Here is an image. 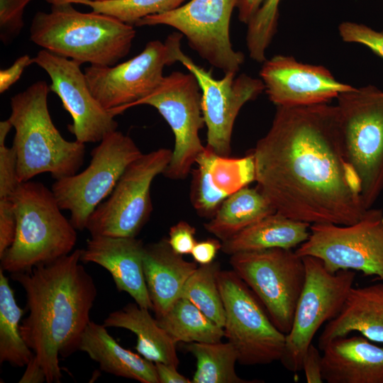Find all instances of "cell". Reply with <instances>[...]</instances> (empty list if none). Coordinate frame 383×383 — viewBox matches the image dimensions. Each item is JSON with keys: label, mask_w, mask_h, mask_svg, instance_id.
Masks as SVG:
<instances>
[{"label": "cell", "mask_w": 383, "mask_h": 383, "mask_svg": "<svg viewBox=\"0 0 383 383\" xmlns=\"http://www.w3.org/2000/svg\"><path fill=\"white\" fill-rule=\"evenodd\" d=\"M321 260L331 273L360 271L383 282V210L370 208L355 223H315L308 239L295 250Z\"/></svg>", "instance_id": "10"}, {"label": "cell", "mask_w": 383, "mask_h": 383, "mask_svg": "<svg viewBox=\"0 0 383 383\" xmlns=\"http://www.w3.org/2000/svg\"><path fill=\"white\" fill-rule=\"evenodd\" d=\"M149 309L130 303L110 313L104 321L106 328L127 329L137 336L135 350L145 359L177 367L179 363L176 343L159 325Z\"/></svg>", "instance_id": "25"}, {"label": "cell", "mask_w": 383, "mask_h": 383, "mask_svg": "<svg viewBox=\"0 0 383 383\" xmlns=\"http://www.w3.org/2000/svg\"><path fill=\"white\" fill-rule=\"evenodd\" d=\"M302 258L306 270L304 285L279 360L291 372L302 370L304 354L314 335L323 323L339 313L356 276L350 270L329 272L322 261L313 256Z\"/></svg>", "instance_id": "12"}, {"label": "cell", "mask_w": 383, "mask_h": 383, "mask_svg": "<svg viewBox=\"0 0 383 383\" xmlns=\"http://www.w3.org/2000/svg\"><path fill=\"white\" fill-rule=\"evenodd\" d=\"M33 64V58L28 55H24L7 69L0 71V93L3 94L8 90L21 77L25 68Z\"/></svg>", "instance_id": "41"}, {"label": "cell", "mask_w": 383, "mask_h": 383, "mask_svg": "<svg viewBox=\"0 0 383 383\" xmlns=\"http://www.w3.org/2000/svg\"><path fill=\"white\" fill-rule=\"evenodd\" d=\"M338 33L344 42L363 45L383 59V31L365 24L343 21L338 26Z\"/></svg>", "instance_id": "35"}, {"label": "cell", "mask_w": 383, "mask_h": 383, "mask_svg": "<svg viewBox=\"0 0 383 383\" xmlns=\"http://www.w3.org/2000/svg\"><path fill=\"white\" fill-rule=\"evenodd\" d=\"M195 163L206 168L211 186L227 196L255 180L251 153L241 158H231L218 155L205 146Z\"/></svg>", "instance_id": "30"}, {"label": "cell", "mask_w": 383, "mask_h": 383, "mask_svg": "<svg viewBox=\"0 0 383 383\" xmlns=\"http://www.w3.org/2000/svg\"><path fill=\"white\" fill-rule=\"evenodd\" d=\"M159 325L177 343H216L224 331L189 300L180 297L162 316Z\"/></svg>", "instance_id": "27"}, {"label": "cell", "mask_w": 383, "mask_h": 383, "mask_svg": "<svg viewBox=\"0 0 383 383\" xmlns=\"http://www.w3.org/2000/svg\"><path fill=\"white\" fill-rule=\"evenodd\" d=\"M196 229L185 221H180L172 226L167 238L172 249L177 254L184 255L191 254L196 240Z\"/></svg>", "instance_id": "38"}, {"label": "cell", "mask_w": 383, "mask_h": 383, "mask_svg": "<svg viewBox=\"0 0 383 383\" xmlns=\"http://www.w3.org/2000/svg\"><path fill=\"white\" fill-rule=\"evenodd\" d=\"M251 154L257 188L280 214L311 225L347 226L367 210L344 152L335 105L277 106Z\"/></svg>", "instance_id": "1"}, {"label": "cell", "mask_w": 383, "mask_h": 383, "mask_svg": "<svg viewBox=\"0 0 383 383\" xmlns=\"http://www.w3.org/2000/svg\"><path fill=\"white\" fill-rule=\"evenodd\" d=\"M4 272L0 267V362L22 367L34 353L21 336L20 322L24 311L17 304Z\"/></svg>", "instance_id": "29"}, {"label": "cell", "mask_w": 383, "mask_h": 383, "mask_svg": "<svg viewBox=\"0 0 383 383\" xmlns=\"http://www.w3.org/2000/svg\"><path fill=\"white\" fill-rule=\"evenodd\" d=\"M198 266L175 252L167 238L145 245L143 272L155 318L180 298L187 280Z\"/></svg>", "instance_id": "21"}, {"label": "cell", "mask_w": 383, "mask_h": 383, "mask_svg": "<svg viewBox=\"0 0 383 383\" xmlns=\"http://www.w3.org/2000/svg\"><path fill=\"white\" fill-rule=\"evenodd\" d=\"M48 3L62 1L88 6L96 13L112 16L123 23L134 26L139 20L150 15L165 13L177 9L185 0H45Z\"/></svg>", "instance_id": "32"}, {"label": "cell", "mask_w": 383, "mask_h": 383, "mask_svg": "<svg viewBox=\"0 0 383 383\" xmlns=\"http://www.w3.org/2000/svg\"><path fill=\"white\" fill-rule=\"evenodd\" d=\"M81 249L31 270L11 274L23 289L28 314L21 336L43 367L46 382L62 377L60 356L79 350L97 291L93 277L79 263Z\"/></svg>", "instance_id": "2"}, {"label": "cell", "mask_w": 383, "mask_h": 383, "mask_svg": "<svg viewBox=\"0 0 383 383\" xmlns=\"http://www.w3.org/2000/svg\"><path fill=\"white\" fill-rule=\"evenodd\" d=\"M196 360L192 383H260V379H245L235 372L238 353L226 343H190L186 346Z\"/></svg>", "instance_id": "28"}, {"label": "cell", "mask_w": 383, "mask_h": 383, "mask_svg": "<svg viewBox=\"0 0 383 383\" xmlns=\"http://www.w3.org/2000/svg\"><path fill=\"white\" fill-rule=\"evenodd\" d=\"M220 271L218 262L199 265L187 280L180 297L191 301L213 322L223 328L225 311L218 283Z\"/></svg>", "instance_id": "31"}, {"label": "cell", "mask_w": 383, "mask_h": 383, "mask_svg": "<svg viewBox=\"0 0 383 383\" xmlns=\"http://www.w3.org/2000/svg\"><path fill=\"white\" fill-rule=\"evenodd\" d=\"M358 332L383 343V282L352 287L339 313L327 322L318 341L322 350L333 339Z\"/></svg>", "instance_id": "22"}, {"label": "cell", "mask_w": 383, "mask_h": 383, "mask_svg": "<svg viewBox=\"0 0 383 383\" xmlns=\"http://www.w3.org/2000/svg\"><path fill=\"white\" fill-rule=\"evenodd\" d=\"M265 0H238V18L247 24L260 8Z\"/></svg>", "instance_id": "45"}, {"label": "cell", "mask_w": 383, "mask_h": 383, "mask_svg": "<svg viewBox=\"0 0 383 383\" xmlns=\"http://www.w3.org/2000/svg\"><path fill=\"white\" fill-rule=\"evenodd\" d=\"M201 102V93L195 77L190 72L174 71L164 76L151 94L133 106L154 107L170 126L174 145L171 160L163 173L170 179L187 177L205 149L199 135L205 125Z\"/></svg>", "instance_id": "15"}, {"label": "cell", "mask_w": 383, "mask_h": 383, "mask_svg": "<svg viewBox=\"0 0 383 383\" xmlns=\"http://www.w3.org/2000/svg\"><path fill=\"white\" fill-rule=\"evenodd\" d=\"M51 79L50 91L61 99L72 123L69 131L82 143H99L115 131V115L106 110L93 96L80 64L42 49L33 58Z\"/></svg>", "instance_id": "17"}, {"label": "cell", "mask_w": 383, "mask_h": 383, "mask_svg": "<svg viewBox=\"0 0 383 383\" xmlns=\"http://www.w3.org/2000/svg\"><path fill=\"white\" fill-rule=\"evenodd\" d=\"M267 197L256 187H245L228 196L205 229L221 242L249 226L275 213Z\"/></svg>", "instance_id": "26"}, {"label": "cell", "mask_w": 383, "mask_h": 383, "mask_svg": "<svg viewBox=\"0 0 383 383\" xmlns=\"http://www.w3.org/2000/svg\"><path fill=\"white\" fill-rule=\"evenodd\" d=\"M79 350L105 372L141 383H159L155 363L123 348L104 324L89 322L82 335Z\"/></svg>", "instance_id": "23"}, {"label": "cell", "mask_w": 383, "mask_h": 383, "mask_svg": "<svg viewBox=\"0 0 383 383\" xmlns=\"http://www.w3.org/2000/svg\"><path fill=\"white\" fill-rule=\"evenodd\" d=\"M218 283L225 311L224 337L235 348L238 362L257 365L280 360L286 335L252 291L233 270H221Z\"/></svg>", "instance_id": "11"}, {"label": "cell", "mask_w": 383, "mask_h": 383, "mask_svg": "<svg viewBox=\"0 0 383 383\" xmlns=\"http://www.w3.org/2000/svg\"><path fill=\"white\" fill-rule=\"evenodd\" d=\"M50 4V11L36 13L30 27V40L43 49L94 66L115 65L130 52L133 26L93 11L80 12L71 3Z\"/></svg>", "instance_id": "3"}, {"label": "cell", "mask_w": 383, "mask_h": 383, "mask_svg": "<svg viewBox=\"0 0 383 383\" xmlns=\"http://www.w3.org/2000/svg\"><path fill=\"white\" fill-rule=\"evenodd\" d=\"M134 140L117 130L106 135L91 152L88 167L78 174L55 180L51 190L62 210L70 213L78 231L111 193L126 167L142 155Z\"/></svg>", "instance_id": "9"}, {"label": "cell", "mask_w": 383, "mask_h": 383, "mask_svg": "<svg viewBox=\"0 0 383 383\" xmlns=\"http://www.w3.org/2000/svg\"><path fill=\"white\" fill-rule=\"evenodd\" d=\"M238 0H191L170 11L148 16L135 26H170L185 36L189 45L224 73L238 72L245 55L233 49L230 22Z\"/></svg>", "instance_id": "14"}, {"label": "cell", "mask_w": 383, "mask_h": 383, "mask_svg": "<svg viewBox=\"0 0 383 383\" xmlns=\"http://www.w3.org/2000/svg\"><path fill=\"white\" fill-rule=\"evenodd\" d=\"M44 382H46L45 372L34 355L26 365V370L18 382L41 383Z\"/></svg>", "instance_id": "44"}, {"label": "cell", "mask_w": 383, "mask_h": 383, "mask_svg": "<svg viewBox=\"0 0 383 383\" xmlns=\"http://www.w3.org/2000/svg\"><path fill=\"white\" fill-rule=\"evenodd\" d=\"M311 224L275 212L222 242L223 252H238L274 248L292 249L306 241Z\"/></svg>", "instance_id": "24"}, {"label": "cell", "mask_w": 383, "mask_h": 383, "mask_svg": "<svg viewBox=\"0 0 383 383\" xmlns=\"http://www.w3.org/2000/svg\"><path fill=\"white\" fill-rule=\"evenodd\" d=\"M90 1H109V0H90Z\"/></svg>", "instance_id": "47"}, {"label": "cell", "mask_w": 383, "mask_h": 383, "mask_svg": "<svg viewBox=\"0 0 383 383\" xmlns=\"http://www.w3.org/2000/svg\"><path fill=\"white\" fill-rule=\"evenodd\" d=\"M180 62L196 78L201 93V111L207 128L206 147L218 155L229 156L233 125L241 108L255 99L265 87L261 79L228 72L217 79L211 71L187 55Z\"/></svg>", "instance_id": "16"}, {"label": "cell", "mask_w": 383, "mask_h": 383, "mask_svg": "<svg viewBox=\"0 0 383 383\" xmlns=\"http://www.w3.org/2000/svg\"><path fill=\"white\" fill-rule=\"evenodd\" d=\"M12 128L13 125L9 118L0 122V144L5 143L6 138Z\"/></svg>", "instance_id": "46"}, {"label": "cell", "mask_w": 383, "mask_h": 383, "mask_svg": "<svg viewBox=\"0 0 383 383\" xmlns=\"http://www.w3.org/2000/svg\"><path fill=\"white\" fill-rule=\"evenodd\" d=\"M16 217L11 245L0 256L11 274L31 270L72 252L77 229L61 212L52 190L33 181L21 182L11 196Z\"/></svg>", "instance_id": "5"}, {"label": "cell", "mask_w": 383, "mask_h": 383, "mask_svg": "<svg viewBox=\"0 0 383 383\" xmlns=\"http://www.w3.org/2000/svg\"><path fill=\"white\" fill-rule=\"evenodd\" d=\"M33 0H0V38L4 43L17 36L23 27V14Z\"/></svg>", "instance_id": "36"}, {"label": "cell", "mask_w": 383, "mask_h": 383, "mask_svg": "<svg viewBox=\"0 0 383 383\" xmlns=\"http://www.w3.org/2000/svg\"><path fill=\"white\" fill-rule=\"evenodd\" d=\"M321 351L323 381L383 383V347L363 335L335 338Z\"/></svg>", "instance_id": "20"}, {"label": "cell", "mask_w": 383, "mask_h": 383, "mask_svg": "<svg viewBox=\"0 0 383 383\" xmlns=\"http://www.w3.org/2000/svg\"><path fill=\"white\" fill-rule=\"evenodd\" d=\"M172 151L159 148L142 154L125 170L109 196L92 212L86 229L91 236L136 237L152 209L150 187L163 174Z\"/></svg>", "instance_id": "13"}, {"label": "cell", "mask_w": 383, "mask_h": 383, "mask_svg": "<svg viewBox=\"0 0 383 383\" xmlns=\"http://www.w3.org/2000/svg\"><path fill=\"white\" fill-rule=\"evenodd\" d=\"M221 248V240L218 238H208L196 242L191 255L198 265H207L214 261Z\"/></svg>", "instance_id": "42"}, {"label": "cell", "mask_w": 383, "mask_h": 383, "mask_svg": "<svg viewBox=\"0 0 383 383\" xmlns=\"http://www.w3.org/2000/svg\"><path fill=\"white\" fill-rule=\"evenodd\" d=\"M50 91L45 81H38L11 99V147L20 182L45 172L55 180L73 175L84 160L85 144L65 140L54 125L48 106Z\"/></svg>", "instance_id": "4"}, {"label": "cell", "mask_w": 383, "mask_h": 383, "mask_svg": "<svg viewBox=\"0 0 383 383\" xmlns=\"http://www.w3.org/2000/svg\"><path fill=\"white\" fill-rule=\"evenodd\" d=\"M20 183L13 148L0 144V199H10Z\"/></svg>", "instance_id": "37"}, {"label": "cell", "mask_w": 383, "mask_h": 383, "mask_svg": "<svg viewBox=\"0 0 383 383\" xmlns=\"http://www.w3.org/2000/svg\"><path fill=\"white\" fill-rule=\"evenodd\" d=\"M183 35L174 32L164 42L149 41L134 57L113 66L84 69L88 86L106 110L117 115L151 94L160 84L165 67L180 62Z\"/></svg>", "instance_id": "7"}, {"label": "cell", "mask_w": 383, "mask_h": 383, "mask_svg": "<svg viewBox=\"0 0 383 383\" xmlns=\"http://www.w3.org/2000/svg\"><path fill=\"white\" fill-rule=\"evenodd\" d=\"M145 244L135 237L94 235L81 249L80 261L96 263L111 275L116 289L141 307L153 309L144 272Z\"/></svg>", "instance_id": "19"}, {"label": "cell", "mask_w": 383, "mask_h": 383, "mask_svg": "<svg viewBox=\"0 0 383 383\" xmlns=\"http://www.w3.org/2000/svg\"><path fill=\"white\" fill-rule=\"evenodd\" d=\"M227 197L211 186L206 168L197 164L192 170L190 189L191 203L197 214L211 219Z\"/></svg>", "instance_id": "34"}, {"label": "cell", "mask_w": 383, "mask_h": 383, "mask_svg": "<svg viewBox=\"0 0 383 383\" xmlns=\"http://www.w3.org/2000/svg\"><path fill=\"white\" fill-rule=\"evenodd\" d=\"M336 99L344 152L368 209L383 192V91L374 85L354 87Z\"/></svg>", "instance_id": "6"}, {"label": "cell", "mask_w": 383, "mask_h": 383, "mask_svg": "<svg viewBox=\"0 0 383 383\" xmlns=\"http://www.w3.org/2000/svg\"><path fill=\"white\" fill-rule=\"evenodd\" d=\"M281 0H265L247 23L246 46L250 58L263 62L266 52L277 30Z\"/></svg>", "instance_id": "33"}, {"label": "cell", "mask_w": 383, "mask_h": 383, "mask_svg": "<svg viewBox=\"0 0 383 383\" xmlns=\"http://www.w3.org/2000/svg\"><path fill=\"white\" fill-rule=\"evenodd\" d=\"M230 256L233 270L260 301L277 329L287 335L304 285L302 257L292 249L280 248Z\"/></svg>", "instance_id": "8"}, {"label": "cell", "mask_w": 383, "mask_h": 383, "mask_svg": "<svg viewBox=\"0 0 383 383\" xmlns=\"http://www.w3.org/2000/svg\"><path fill=\"white\" fill-rule=\"evenodd\" d=\"M262 63L260 76L276 106L328 103L354 88L337 80L324 66L303 63L292 56L277 55Z\"/></svg>", "instance_id": "18"}, {"label": "cell", "mask_w": 383, "mask_h": 383, "mask_svg": "<svg viewBox=\"0 0 383 383\" xmlns=\"http://www.w3.org/2000/svg\"><path fill=\"white\" fill-rule=\"evenodd\" d=\"M16 231V217L12 200L0 199V256L13 243Z\"/></svg>", "instance_id": "39"}, {"label": "cell", "mask_w": 383, "mask_h": 383, "mask_svg": "<svg viewBox=\"0 0 383 383\" xmlns=\"http://www.w3.org/2000/svg\"><path fill=\"white\" fill-rule=\"evenodd\" d=\"M302 370L307 383H322V355L311 343L307 348L302 361Z\"/></svg>", "instance_id": "40"}, {"label": "cell", "mask_w": 383, "mask_h": 383, "mask_svg": "<svg viewBox=\"0 0 383 383\" xmlns=\"http://www.w3.org/2000/svg\"><path fill=\"white\" fill-rule=\"evenodd\" d=\"M159 383H192V380L180 374L172 365L155 362Z\"/></svg>", "instance_id": "43"}]
</instances>
